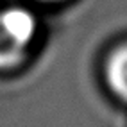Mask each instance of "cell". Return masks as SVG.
<instances>
[{"mask_svg":"<svg viewBox=\"0 0 127 127\" xmlns=\"http://www.w3.org/2000/svg\"><path fill=\"white\" fill-rule=\"evenodd\" d=\"M36 31L38 22L27 9L11 7L0 13V70L16 68L27 59Z\"/></svg>","mask_w":127,"mask_h":127,"instance_id":"cell-1","label":"cell"},{"mask_svg":"<svg viewBox=\"0 0 127 127\" xmlns=\"http://www.w3.org/2000/svg\"><path fill=\"white\" fill-rule=\"evenodd\" d=\"M45 2H59V0H45Z\"/></svg>","mask_w":127,"mask_h":127,"instance_id":"cell-3","label":"cell"},{"mask_svg":"<svg viewBox=\"0 0 127 127\" xmlns=\"http://www.w3.org/2000/svg\"><path fill=\"white\" fill-rule=\"evenodd\" d=\"M106 79L115 95L127 102V45L118 47L107 57Z\"/></svg>","mask_w":127,"mask_h":127,"instance_id":"cell-2","label":"cell"}]
</instances>
